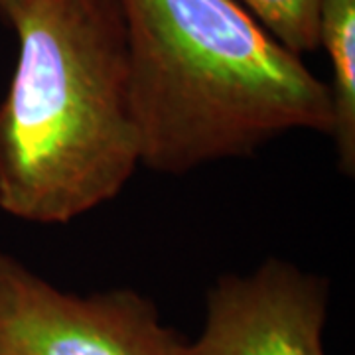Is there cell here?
I'll list each match as a JSON object with an SVG mask.
<instances>
[{"label": "cell", "instance_id": "6", "mask_svg": "<svg viewBox=\"0 0 355 355\" xmlns=\"http://www.w3.org/2000/svg\"><path fill=\"white\" fill-rule=\"evenodd\" d=\"M286 50L302 55L318 50L322 0H237Z\"/></svg>", "mask_w": 355, "mask_h": 355}, {"label": "cell", "instance_id": "7", "mask_svg": "<svg viewBox=\"0 0 355 355\" xmlns=\"http://www.w3.org/2000/svg\"><path fill=\"white\" fill-rule=\"evenodd\" d=\"M30 0H0V16L8 24H12L14 20H16V16L24 10V6Z\"/></svg>", "mask_w": 355, "mask_h": 355}, {"label": "cell", "instance_id": "3", "mask_svg": "<svg viewBox=\"0 0 355 355\" xmlns=\"http://www.w3.org/2000/svg\"><path fill=\"white\" fill-rule=\"evenodd\" d=\"M184 345L139 292L69 294L0 253V355H184Z\"/></svg>", "mask_w": 355, "mask_h": 355}, {"label": "cell", "instance_id": "4", "mask_svg": "<svg viewBox=\"0 0 355 355\" xmlns=\"http://www.w3.org/2000/svg\"><path fill=\"white\" fill-rule=\"evenodd\" d=\"M328 282L270 259L207 292L205 326L184 355H326Z\"/></svg>", "mask_w": 355, "mask_h": 355}, {"label": "cell", "instance_id": "2", "mask_svg": "<svg viewBox=\"0 0 355 355\" xmlns=\"http://www.w3.org/2000/svg\"><path fill=\"white\" fill-rule=\"evenodd\" d=\"M0 103V209L60 225L116 198L140 166L119 0H30Z\"/></svg>", "mask_w": 355, "mask_h": 355}, {"label": "cell", "instance_id": "5", "mask_svg": "<svg viewBox=\"0 0 355 355\" xmlns=\"http://www.w3.org/2000/svg\"><path fill=\"white\" fill-rule=\"evenodd\" d=\"M318 48L331 65V130L343 174L355 172V0H322Z\"/></svg>", "mask_w": 355, "mask_h": 355}, {"label": "cell", "instance_id": "1", "mask_svg": "<svg viewBox=\"0 0 355 355\" xmlns=\"http://www.w3.org/2000/svg\"><path fill=\"white\" fill-rule=\"evenodd\" d=\"M140 164L184 174L291 130L330 135L331 97L237 0H119Z\"/></svg>", "mask_w": 355, "mask_h": 355}]
</instances>
